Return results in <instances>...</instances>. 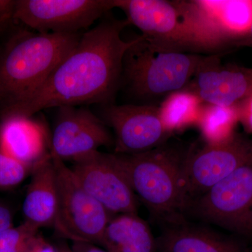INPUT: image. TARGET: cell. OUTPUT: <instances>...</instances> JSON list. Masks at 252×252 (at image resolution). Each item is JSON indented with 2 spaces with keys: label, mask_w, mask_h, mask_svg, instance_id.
Wrapping results in <instances>:
<instances>
[{
  "label": "cell",
  "mask_w": 252,
  "mask_h": 252,
  "mask_svg": "<svg viewBox=\"0 0 252 252\" xmlns=\"http://www.w3.org/2000/svg\"><path fill=\"white\" fill-rule=\"evenodd\" d=\"M236 107L238 109L239 122L243 124L247 130L252 132V91Z\"/></svg>",
  "instance_id": "cell-23"
},
{
  "label": "cell",
  "mask_w": 252,
  "mask_h": 252,
  "mask_svg": "<svg viewBox=\"0 0 252 252\" xmlns=\"http://www.w3.org/2000/svg\"><path fill=\"white\" fill-rule=\"evenodd\" d=\"M99 245L109 252H156L157 248L148 224L135 214L114 215Z\"/></svg>",
  "instance_id": "cell-16"
},
{
  "label": "cell",
  "mask_w": 252,
  "mask_h": 252,
  "mask_svg": "<svg viewBox=\"0 0 252 252\" xmlns=\"http://www.w3.org/2000/svg\"><path fill=\"white\" fill-rule=\"evenodd\" d=\"M25 252H59L42 235L36 233L31 238Z\"/></svg>",
  "instance_id": "cell-24"
},
{
  "label": "cell",
  "mask_w": 252,
  "mask_h": 252,
  "mask_svg": "<svg viewBox=\"0 0 252 252\" xmlns=\"http://www.w3.org/2000/svg\"><path fill=\"white\" fill-rule=\"evenodd\" d=\"M51 138L42 121L32 117L14 116L1 119L0 152L29 168L51 154Z\"/></svg>",
  "instance_id": "cell-14"
},
{
  "label": "cell",
  "mask_w": 252,
  "mask_h": 252,
  "mask_svg": "<svg viewBox=\"0 0 252 252\" xmlns=\"http://www.w3.org/2000/svg\"><path fill=\"white\" fill-rule=\"evenodd\" d=\"M204 104L193 91L184 89L162 99L158 106L159 114L165 128L172 135L174 131L198 125Z\"/></svg>",
  "instance_id": "cell-19"
},
{
  "label": "cell",
  "mask_w": 252,
  "mask_h": 252,
  "mask_svg": "<svg viewBox=\"0 0 252 252\" xmlns=\"http://www.w3.org/2000/svg\"><path fill=\"white\" fill-rule=\"evenodd\" d=\"M115 154L136 196L153 215L168 219L185 210L182 167L187 153L167 142L143 153Z\"/></svg>",
  "instance_id": "cell-4"
},
{
  "label": "cell",
  "mask_w": 252,
  "mask_h": 252,
  "mask_svg": "<svg viewBox=\"0 0 252 252\" xmlns=\"http://www.w3.org/2000/svg\"><path fill=\"white\" fill-rule=\"evenodd\" d=\"M72 162L70 169L83 188L109 213L137 215L138 198L115 154L95 151Z\"/></svg>",
  "instance_id": "cell-10"
},
{
  "label": "cell",
  "mask_w": 252,
  "mask_h": 252,
  "mask_svg": "<svg viewBox=\"0 0 252 252\" xmlns=\"http://www.w3.org/2000/svg\"><path fill=\"white\" fill-rule=\"evenodd\" d=\"M202 57L201 54L160 49L138 36L126 53L122 86L144 104H152V101L185 89Z\"/></svg>",
  "instance_id": "cell-5"
},
{
  "label": "cell",
  "mask_w": 252,
  "mask_h": 252,
  "mask_svg": "<svg viewBox=\"0 0 252 252\" xmlns=\"http://www.w3.org/2000/svg\"><path fill=\"white\" fill-rule=\"evenodd\" d=\"M51 136V153L63 161L74 162L101 147L114 144L107 124L89 109L59 107Z\"/></svg>",
  "instance_id": "cell-12"
},
{
  "label": "cell",
  "mask_w": 252,
  "mask_h": 252,
  "mask_svg": "<svg viewBox=\"0 0 252 252\" xmlns=\"http://www.w3.org/2000/svg\"><path fill=\"white\" fill-rule=\"evenodd\" d=\"M82 34L21 31L12 36L0 51V114L34 94Z\"/></svg>",
  "instance_id": "cell-3"
},
{
  "label": "cell",
  "mask_w": 252,
  "mask_h": 252,
  "mask_svg": "<svg viewBox=\"0 0 252 252\" xmlns=\"http://www.w3.org/2000/svg\"><path fill=\"white\" fill-rule=\"evenodd\" d=\"M51 155L59 199L54 228L61 236L72 242L99 245L114 215L83 188L70 167L54 154Z\"/></svg>",
  "instance_id": "cell-6"
},
{
  "label": "cell",
  "mask_w": 252,
  "mask_h": 252,
  "mask_svg": "<svg viewBox=\"0 0 252 252\" xmlns=\"http://www.w3.org/2000/svg\"><path fill=\"white\" fill-rule=\"evenodd\" d=\"M102 117L114 130V154L148 152L167 143L171 136L157 104H108L104 107Z\"/></svg>",
  "instance_id": "cell-11"
},
{
  "label": "cell",
  "mask_w": 252,
  "mask_h": 252,
  "mask_svg": "<svg viewBox=\"0 0 252 252\" xmlns=\"http://www.w3.org/2000/svg\"><path fill=\"white\" fill-rule=\"evenodd\" d=\"M244 46L252 48V25L248 34L244 36L242 40L239 41L238 44H237L236 48L244 47Z\"/></svg>",
  "instance_id": "cell-28"
},
{
  "label": "cell",
  "mask_w": 252,
  "mask_h": 252,
  "mask_svg": "<svg viewBox=\"0 0 252 252\" xmlns=\"http://www.w3.org/2000/svg\"><path fill=\"white\" fill-rule=\"evenodd\" d=\"M127 20L107 18L83 33L74 49L28 99L0 114L32 117L43 109L112 102L122 86L123 63L135 39L122 34Z\"/></svg>",
  "instance_id": "cell-1"
},
{
  "label": "cell",
  "mask_w": 252,
  "mask_h": 252,
  "mask_svg": "<svg viewBox=\"0 0 252 252\" xmlns=\"http://www.w3.org/2000/svg\"><path fill=\"white\" fill-rule=\"evenodd\" d=\"M252 154V140L234 133L228 140L206 144L188 152L182 167V190L186 208L232 173Z\"/></svg>",
  "instance_id": "cell-8"
},
{
  "label": "cell",
  "mask_w": 252,
  "mask_h": 252,
  "mask_svg": "<svg viewBox=\"0 0 252 252\" xmlns=\"http://www.w3.org/2000/svg\"><path fill=\"white\" fill-rule=\"evenodd\" d=\"M15 1H0V30L14 19Z\"/></svg>",
  "instance_id": "cell-25"
},
{
  "label": "cell",
  "mask_w": 252,
  "mask_h": 252,
  "mask_svg": "<svg viewBox=\"0 0 252 252\" xmlns=\"http://www.w3.org/2000/svg\"><path fill=\"white\" fill-rule=\"evenodd\" d=\"M115 8L159 49L176 52H215L222 41L195 0H114Z\"/></svg>",
  "instance_id": "cell-2"
},
{
  "label": "cell",
  "mask_w": 252,
  "mask_h": 252,
  "mask_svg": "<svg viewBox=\"0 0 252 252\" xmlns=\"http://www.w3.org/2000/svg\"><path fill=\"white\" fill-rule=\"evenodd\" d=\"M162 252H246L235 240L203 228L177 226L160 240Z\"/></svg>",
  "instance_id": "cell-18"
},
{
  "label": "cell",
  "mask_w": 252,
  "mask_h": 252,
  "mask_svg": "<svg viewBox=\"0 0 252 252\" xmlns=\"http://www.w3.org/2000/svg\"><path fill=\"white\" fill-rule=\"evenodd\" d=\"M195 1L230 47H236L252 25V0Z\"/></svg>",
  "instance_id": "cell-17"
},
{
  "label": "cell",
  "mask_w": 252,
  "mask_h": 252,
  "mask_svg": "<svg viewBox=\"0 0 252 252\" xmlns=\"http://www.w3.org/2000/svg\"><path fill=\"white\" fill-rule=\"evenodd\" d=\"M185 89L205 104L233 107L252 93V68L222 64L219 54L203 56Z\"/></svg>",
  "instance_id": "cell-13"
},
{
  "label": "cell",
  "mask_w": 252,
  "mask_h": 252,
  "mask_svg": "<svg viewBox=\"0 0 252 252\" xmlns=\"http://www.w3.org/2000/svg\"><path fill=\"white\" fill-rule=\"evenodd\" d=\"M239 122L236 106L223 107L204 104L198 125L207 144L220 143L233 135V127Z\"/></svg>",
  "instance_id": "cell-20"
},
{
  "label": "cell",
  "mask_w": 252,
  "mask_h": 252,
  "mask_svg": "<svg viewBox=\"0 0 252 252\" xmlns=\"http://www.w3.org/2000/svg\"><path fill=\"white\" fill-rule=\"evenodd\" d=\"M74 252H109L96 246L94 244L81 243V242H73L72 247Z\"/></svg>",
  "instance_id": "cell-27"
},
{
  "label": "cell",
  "mask_w": 252,
  "mask_h": 252,
  "mask_svg": "<svg viewBox=\"0 0 252 252\" xmlns=\"http://www.w3.org/2000/svg\"><path fill=\"white\" fill-rule=\"evenodd\" d=\"M32 177L23 203L25 222L37 229L54 226L57 215L58 189L51 154L32 169Z\"/></svg>",
  "instance_id": "cell-15"
},
{
  "label": "cell",
  "mask_w": 252,
  "mask_h": 252,
  "mask_svg": "<svg viewBox=\"0 0 252 252\" xmlns=\"http://www.w3.org/2000/svg\"><path fill=\"white\" fill-rule=\"evenodd\" d=\"M57 248L58 252H74L72 251L71 247L68 246L66 244L61 243Z\"/></svg>",
  "instance_id": "cell-29"
},
{
  "label": "cell",
  "mask_w": 252,
  "mask_h": 252,
  "mask_svg": "<svg viewBox=\"0 0 252 252\" xmlns=\"http://www.w3.org/2000/svg\"><path fill=\"white\" fill-rule=\"evenodd\" d=\"M13 215L11 210L0 204V232L13 226Z\"/></svg>",
  "instance_id": "cell-26"
},
{
  "label": "cell",
  "mask_w": 252,
  "mask_h": 252,
  "mask_svg": "<svg viewBox=\"0 0 252 252\" xmlns=\"http://www.w3.org/2000/svg\"><path fill=\"white\" fill-rule=\"evenodd\" d=\"M31 169L0 152V189H9L21 184Z\"/></svg>",
  "instance_id": "cell-22"
},
{
  "label": "cell",
  "mask_w": 252,
  "mask_h": 252,
  "mask_svg": "<svg viewBox=\"0 0 252 252\" xmlns=\"http://www.w3.org/2000/svg\"><path fill=\"white\" fill-rule=\"evenodd\" d=\"M198 217L240 234L252 233V154L190 204Z\"/></svg>",
  "instance_id": "cell-7"
},
{
  "label": "cell",
  "mask_w": 252,
  "mask_h": 252,
  "mask_svg": "<svg viewBox=\"0 0 252 252\" xmlns=\"http://www.w3.org/2000/svg\"><path fill=\"white\" fill-rule=\"evenodd\" d=\"M114 8V0H17L13 17L39 32L81 33Z\"/></svg>",
  "instance_id": "cell-9"
},
{
  "label": "cell",
  "mask_w": 252,
  "mask_h": 252,
  "mask_svg": "<svg viewBox=\"0 0 252 252\" xmlns=\"http://www.w3.org/2000/svg\"><path fill=\"white\" fill-rule=\"evenodd\" d=\"M39 229L24 222L0 232V252H25L30 240Z\"/></svg>",
  "instance_id": "cell-21"
}]
</instances>
